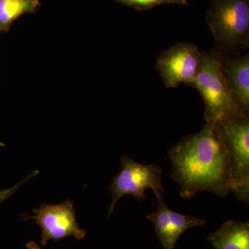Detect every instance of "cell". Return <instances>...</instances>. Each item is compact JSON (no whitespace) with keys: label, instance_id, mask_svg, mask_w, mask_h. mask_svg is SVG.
<instances>
[{"label":"cell","instance_id":"1","mask_svg":"<svg viewBox=\"0 0 249 249\" xmlns=\"http://www.w3.org/2000/svg\"><path fill=\"white\" fill-rule=\"evenodd\" d=\"M168 158L181 197L190 199L202 191L219 196L231 192L229 154L215 124L206 123L199 132L185 137L172 147Z\"/></svg>","mask_w":249,"mask_h":249},{"label":"cell","instance_id":"2","mask_svg":"<svg viewBox=\"0 0 249 249\" xmlns=\"http://www.w3.org/2000/svg\"><path fill=\"white\" fill-rule=\"evenodd\" d=\"M213 50L222 58L237 56L249 46V0H212L206 15Z\"/></svg>","mask_w":249,"mask_h":249},{"label":"cell","instance_id":"3","mask_svg":"<svg viewBox=\"0 0 249 249\" xmlns=\"http://www.w3.org/2000/svg\"><path fill=\"white\" fill-rule=\"evenodd\" d=\"M222 57L214 52H202L200 69L191 86L199 91L205 104L204 118L216 124L229 116L243 115L236 108L222 70ZM247 116V115H245Z\"/></svg>","mask_w":249,"mask_h":249},{"label":"cell","instance_id":"4","mask_svg":"<svg viewBox=\"0 0 249 249\" xmlns=\"http://www.w3.org/2000/svg\"><path fill=\"white\" fill-rule=\"evenodd\" d=\"M230 160L232 193L249 201V116H229L215 124Z\"/></svg>","mask_w":249,"mask_h":249},{"label":"cell","instance_id":"5","mask_svg":"<svg viewBox=\"0 0 249 249\" xmlns=\"http://www.w3.org/2000/svg\"><path fill=\"white\" fill-rule=\"evenodd\" d=\"M121 163V171L113 178L109 188L112 198L108 218L114 213L118 201L124 196H132L142 201L146 199L145 191L150 189L159 201L163 199L165 193L161 182L162 170L159 165L142 164L127 156L122 157Z\"/></svg>","mask_w":249,"mask_h":249},{"label":"cell","instance_id":"6","mask_svg":"<svg viewBox=\"0 0 249 249\" xmlns=\"http://www.w3.org/2000/svg\"><path fill=\"white\" fill-rule=\"evenodd\" d=\"M33 215L25 216V221L34 220L42 229L41 245L45 247L49 240L55 242L67 237L81 240L87 236L86 231L80 229L76 216L74 203L67 200L58 204H41L33 211Z\"/></svg>","mask_w":249,"mask_h":249},{"label":"cell","instance_id":"7","mask_svg":"<svg viewBox=\"0 0 249 249\" xmlns=\"http://www.w3.org/2000/svg\"><path fill=\"white\" fill-rule=\"evenodd\" d=\"M202 52L194 44L178 43L163 51L158 57L156 68L165 86L178 88L191 86L200 69Z\"/></svg>","mask_w":249,"mask_h":249},{"label":"cell","instance_id":"8","mask_svg":"<svg viewBox=\"0 0 249 249\" xmlns=\"http://www.w3.org/2000/svg\"><path fill=\"white\" fill-rule=\"evenodd\" d=\"M146 218L153 224L156 235L163 249H175L177 242L183 232L206 224L200 218L175 212L163 199L158 201L157 211L149 214Z\"/></svg>","mask_w":249,"mask_h":249},{"label":"cell","instance_id":"9","mask_svg":"<svg viewBox=\"0 0 249 249\" xmlns=\"http://www.w3.org/2000/svg\"><path fill=\"white\" fill-rule=\"evenodd\" d=\"M222 70L232 102L243 115L249 116V55L222 58Z\"/></svg>","mask_w":249,"mask_h":249},{"label":"cell","instance_id":"10","mask_svg":"<svg viewBox=\"0 0 249 249\" xmlns=\"http://www.w3.org/2000/svg\"><path fill=\"white\" fill-rule=\"evenodd\" d=\"M207 240L214 249H249V223L227 221Z\"/></svg>","mask_w":249,"mask_h":249},{"label":"cell","instance_id":"11","mask_svg":"<svg viewBox=\"0 0 249 249\" xmlns=\"http://www.w3.org/2000/svg\"><path fill=\"white\" fill-rule=\"evenodd\" d=\"M40 6V0H0V34L9 31L16 19L36 12Z\"/></svg>","mask_w":249,"mask_h":249},{"label":"cell","instance_id":"12","mask_svg":"<svg viewBox=\"0 0 249 249\" xmlns=\"http://www.w3.org/2000/svg\"><path fill=\"white\" fill-rule=\"evenodd\" d=\"M114 1L139 11L153 9L160 5L187 4L183 0H114Z\"/></svg>","mask_w":249,"mask_h":249},{"label":"cell","instance_id":"13","mask_svg":"<svg viewBox=\"0 0 249 249\" xmlns=\"http://www.w3.org/2000/svg\"><path fill=\"white\" fill-rule=\"evenodd\" d=\"M40 171L38 170H34L32 173L29 174L28 176L26 177L22 181L18 183L17 184L15 185L11 188H7V189L1 190L0 191V204L4 202V201L7 200L10 197H11L15 193H16L19 189L21 186L24 184V183L27 182L28 180L33 178H35L37 175H39Z\"/></svg>","mask_w":249,"mask_h":249},{"label":"cell","instance_id":"14","mask_svg":"<svg viewBox=\"0 0 249 249\" xmlns=\"http://www.w3.org/2000/svg\"><path fill=\"white\" fill-rule=\"evenodd\" d=\"M26 247H27V249H42V248H40L39 245H37L36 242H34V241H30V242H27Z\"/></svg>","mask_w":249,"mask_h":249},{"label":"cell","instance_id":"15","mask_svg":"<svg viewBox=\"0 0 249 249\" xmlns=\"http://www.w3.org/2000/svg\"><path fill=\"white\" fill-rule=\"evenodd\" d=\"M183 1H184L186 4H188V1H190V0H183Z\"/></svg>","mask_w":249,"mask_h":249}]
</instances>
